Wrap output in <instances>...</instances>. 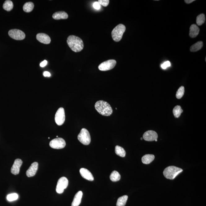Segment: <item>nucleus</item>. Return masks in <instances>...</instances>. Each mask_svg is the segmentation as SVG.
I'll list each match as a JSON object with an SVG mask.
<instances>
[{"mask_svg":"<svg viewBox=\"0 0 206 206\" xmlns=\"http://www.w3.org/2000/svg\"><path fill=\"white\" fill-rule=\"evenodd\" d=\"M67 43L72 50L77 52L81 51L84 47L83 41L80 38L74 35H70L68 37Z\"/></svg>","mask_w":206,"mask_h":206,"instance_id":"obj_1","label":"nucleus"},{"mask_svg":"<svg viewBox=\"0 0 206 206\" xmlns=\"http://www.w3.org/2000/svg\"><path fill=\"white\" fill-rule=\"evenodd\" d=\"M95 107L98 113L103 116H109L113 113L112 108L109 104L103 100L96 102Z\"/></svg>","mask_w":206,"mask_h":206,"instance_id":"obj_2","label":"nucleus"},{"mask_svg":"<svg viewBox=\"0 0 206 206\" xmlns=\"http://www.w3.org/2000/svg\"><path fill=\"white\" fill-rule=\"evenodd\" d=\"M182 171V169L180 168L173 166H169L164 169L163 173L166 178L172 180Z\"/></svg>","mask_w":206,"mask_h":206,"instance_id":"obj_3","label":"nucleus"},{"mask_svg":"<svg viewBox=\"0 0 206 206\" xmlns=\"http://www.w3.org/2000/svg\"><path fill=\"white\" fill-rule=\"evenodd\" d=\"M126 30V27L123 24H120L116 26L112 32V36L115 42H119L122 38L124 33Z\"/></svg>","mask_w":206,"mask_h":206,"instance_id":"obj_4","label":"nucleus"},{"mask_svg":"<svg viewBox=\"0 0 206 206\" xmlns=\"http://www.w3.org/2000/svg\"><path fill=\"white\" fill-rule=\"evenodd\" d=\"M77 139L82 144L85 145L90 144L91 138L90 133L85 128H82L77 136Z\"/></svg>","mask_w":206,"mask_h":206,"instance_id":"obj_5","label":"nucleus"},{"mask_svg":"<svg viewBox=\"0 0 206 206\" xmlns=\"http://www.w3.org/2000/svg\"><path fill=\"white\" fill-rule=\"evenodd\" d=\"M116 64L115 60H109L104 62L100 64L98 67L99 70L102 71H106L111 70L115 67Z\"/></svg>","mask_w":206,"mask_h":206,"instance_id":"obj_6","label":"nucleus"},{"mask_svg":"<svg viewBox=\"0 0 206 206\" xmlns=\"http://www.w3.org/2000/svg\"><path fill=\"white\" fill-rule=\"evenodd\" d=\"M68 184V181L66 178L62 177L59 179L56 189L57 193L62 194L64 192V189L67 188Z\"/></svg>","mask_w":206,"mask_h":206,"instance_id":"obj_7","label":"nucleus"},{"mask_svg":"<svg viewBox=\"0 0 206 206\" xmlns=\"http://www.w3.org/2000/svg\"><path fill=\"white\" fill-rule=\"evenodd\" d=\"M51 147L54 149H62L65 147L66 142L62 138H55L52 140L49 144Z\"/></svg>","mask_w":206,"mask_h":206,"instance_id":"obj_8","label":"nucleus"},{"mask_svg":"<svg viewBox=\"0 0 206 206\" xmlns=\"http://www.w3.org/2000/svg\"><path fill=\"white\" fill-rule=\"evenodd\" d=\"M65 120V110L63 108L61 107L58 110L55 115V123L59 126L62 125Z\"/></svg>","mask_w":206,"mask_h":206,"instance_id":"obj_9","label":"nucleus"},{"mask_svg":"<svg viewBox=\"0 0 206 206\" xmlns=\"http://www.w3.org/2000/svg\"><path fill=\"white\" fill-rule=\"evenodd\" d=\"M9 35L12 39L16 40H22L25 38V34L22 31L18 29L10 30Z\"/></svg>","mask_w":206,"mask_h":206,"instance_id":"obj_10","label":"nucleus"},{"mask_svg":"<svg viewBox=\"0 0 206 206\" xmlns=\"http://www.w3.org/2000/svg\"><path fill=\"white\" fill-rule=\"evenodd\" d=\"M158 137L157 133L154 131L149 130L146 132L143 136V138L145 141H153L157 139Z\"/></svg>","mask_w":206,"mask_h":206,"instance_id":"obj_11","label":"nucleus"},{"mask_svg":"<svg viewBox=\"0 0 206 206\" xmlns=\"http://www.w3.org/2000/svg\"><path fill=\"white\" fill-rule=\"evenodd\" d=\"M23 164V161L20 159H16L15 160L14 164L11 168V172L14 175H17L19 173L20 168Z\"/></svg>","mask_w":206,"mask_h":206,"instance_id":"obj_12","label":"nucleus"},{"mask_svg":"<svg viewBox=\"0 0 206 206\" xmlns=\"http://www.w3.org/2000/svg\"><path fill=\"white\" fill-rule=\"evenodd\" d=\"M38 168V164L37 162H34L31 164L29 169L26 171V175L28 177H31L35 175Z\"/></svg>","mask_w":206,"mask_h":206,"instance_id":"obj_13","label":"nucleus"},{"mask_svg":"<svg viewBox=\"0 0 206 206\" xmlns=\"http://www.w3.org/2000/svg\"><path fill=\"white\" fill-rule=\"evenodd\" d=\"M36 39L39 42L44 44H49L51 42L50 37L47 34L42 33L37 34L36 35Z\"/></svg>","mask_w":206,"mask_h":206,"instance_id":"obj_14","label":"nucleus"},{"mask_svg":"<svg viewBox=\"0 0 206 206\" xmlns=\"http://www.w3.org/2000/svg\"><path fill=\"white\" fill-rule=\"evenodd\" d=\"M81 175L85 179L90 181H93L94 178L91 173L88 169L84 168H82L80 169Z\"/></svg>","mask_w":206,"mask_h":206,"instance_id":"obj_15","label":"nucleus"},{"mask_svg":"<svg viewBox=\"0 0 206 206\" xmlns=\"http://www.w3.org/2000/svg\"><path fill=\"white\" fill-rule=\"evenodd\" d=\"M82 196V191H78L74 197L72 204V206H79L81 203Z\"/></svg>","mask_w":206,"mask_h":206,"instance_id":"obj_16","label":"nucleus"},{"mask_svg":"<svg viewBox=\"0 0 206 206\" xmlns=\"http://www.w3.org/2000/svg\"><path fill=\"white\" fill-rule=\"evenodd\" d=\"M200 31L198 26L196 24H193L191 25L190 28V31H189V36L191 38H195L198 35Z\"/></svg>","mask_w":206,"mask_h":206,"instance_id":"obj_17","label":"nucleus"},{"mask_svg":"<svg viewBox=\"0 0 206 206\" xmlns=\"http://www.w3.org/2000/svg\"><path fill=\"white\" fill-rule=\"evenodd\" d=\"M68 15L65 11H60L54 13L52 17L54 19L59 20L61 19H66L68 18Z\"/></svg>","mask_w":206,"mask_h":206,"instance_id":"obj_18","label":"nucleus"},{"mask_svg":"<svg viewBox=\"0 0 206 206\" xmlns=\"http://www.w3.org/2000/svg\"><path fill=\"white\" fill-rule=\"evenodd\" d=\"M154 159L155 156L154 155L147 154L145 155L142 158V161L144 164H149L152 162Z\"/></svg>","mask_w":206,"mask_h":206,"instance_id":"obj_19","label":"nucleus"},{"mask_svg":"<svg viewBox=\"0 0 206 206\" xmlns=\"http://www.w3.org/2000/svg\"><path fill=\"white\" fill-rule=\"evenodd\" d=\"M203 42L202 41H198L195 44L191 46L190 51L192 52H195L200 50L203 46Z\"/></svg>","mask_w":206,"mask_h":206,"instance_id":"obj_20","label":"nucleus"},{"mask_svg":"<svg viewBox=\"0 0 206 206\" xmlns=\"http://www.w3.org/2000/svg\"><path fill=\"white\" fill-rule=\"evenodd\" d=\"M115 152L118 156L122 157H124L126 156V151L124 149L121 147L116 146L115 148Z\"/></svg>","mask_w":206,"mask_h":206,"instance_id":"obj_21","label":"nucleus"},{"mask_svg":"<svg viewBox=\"0 0 206 206\" xmlns=\"http://www.w3.org/2000/svg\"><path fill=\"white\" fill-rule=\"evenodd\" d=\"M128 199V196L123 195L119 198L116 203V206H125Z\"/></svg>","mask_w":206,"mask_h":206,"instance_id":"obj_22","label":"nucleus"},{"mask_svg":"<svg viewBox=\"0 0 206 206\" xmlns=\"http://www.w3.org/2000/svg\"><path fill=\"white\" fill-rule=\"evenodd\" d=\"M110 180L113 182H117L120 180L121 176L117 171H114L110 174Z\"/></svg>","mask_w":206,"mask_h":206,"instance_id":"obj_23","label":"nucleus"},{"mask_svg":"<svg viewBox=\"0 0 206 206\" xmlns=\"http://www.w3.org/2000/svg\"><path fill=\"white\" fill-rule=\"evenodd\" d=\"M34 4L32 2H28L25 3L23 6V10L26 12H30L33 9Z\"/></svg>","mask_w":206,"mask_h":206,"instance_id":"obj_24","label":"nucleus"},{"mask_svg":"<svg viewBox=\"0 0 206 206\" xmlns=\"http://www.w3.org/2000/svg\"><path fill=\"white\" fill-rule=\"evenodd\" d=\"M14 7V4L11 1H6L5 2L3 5V9L7 11H10L13 9Z\"/></svg>","mask_w":206,"mask_h":206,"instance_id":"obj_25","label":"nucleus"},{"mask_svg":"<svg viewBox=\"0 0 206 206\" xmlns=\"http://www.w3.org/2000/svg\"><path fill=\"white\" fill-rule=\"evenodd\" d=\"M183 112L180 106L177 105L173 110V113L175 118H178L181 116V113Z\"/></svg>","mask_w":206,"mask_h":206,"instance_id":"obj_26","label":"nucleus"},{"mask_svg":"<svg viewBox=\"0 0 206 206\" xmlns=\"http://www.w3.org/2000/svg\"><path fill=\"white\" fill-rule=\"evenodd\" d=\"M205 21V15L204 14H200L197 16L196 19V23L198 25L200 26L203 24Z\"/></svg>","mask_w":206,"mask_h":206,"instance_id":"obj_27","label":"nucleus"},{"mask_svg":"<svg viewBox=\"0 0 206 206\" xmlns=\"http://www.w3.org/2000/svg\"><path fill=\"white\" fill-rule=\"evenodd\" d=\"M184 86H181L176 92V97L178 99H180L182 98L184 93Z\"/></svg>","mask_w":206,"mask_h":206,"instance_id":"obj_28","label":"nucleus"},{"mask_svg":"<svg viewBox=\"0 0 206 206\" xmlns=\"http://www.w3.org/2000/svg\"><path fill=\"white\" fill-rule=\"evenodd\" d=\"M19 197V196L17 194L13 193L9 194L7 197V199L9 202H12L17 200Z\"/></svg>","mask_w":206,"mask_h":206,"instance_id":"obj_29","label":"nucleus"},{"mask_svg":"<svg viewBox=\"0 0 206 206\" xmlns=\"http://www.w3.org/2000/svg\"><path fill=\"white\" fill-rule=\"evenodd\" d=\"M109 2V0H99L98 2L101 5L104 7H107L108 6Z\"/></svg>","mask_w":206,"mask_h":206,"instance_id":"obj_30","label":"nucleus"},{"mask_svg":"<svg viewBox=\"0 0 206 206\" xmlns=\"http://www.w3.org/2000/svg\"><path fill=\"white\" fill-rule=\"evenodd\" d=\"M171 66V63L169 61H166L164 63V64L161 65V67L163 69H166L168 67H170Z\"/></svg>","mask_w":206,"mask_h":206,"instance_id":"obj_31","label":"nucleus"},{"mask_svg":"<svg viewBox=\"0 0 206 206\" xmlns=\"http://www.w3.org/2000/svg\"><path fill=\"white\" fill-rule=\"evenodd\" d=\"M93 7L96 10H99L101 7L100 5L99 4L98 2H95L93 4Z\"/></svg>","mask_w":206,"mask_h":206,"instance_id":"obj_32","label":"nucleus"},{"mask_svg":"<svg viewBox=\"0 0 206 206\" xmlns=\"http://www.w3.org/2000/svg\"><path fill=\"white\" fill-rule=\"evenodd\" d=\"M47 60H44L41 63L40 66L41 67H45L47 65Z\"/></svg>","mask_w":206,"mask_h":206,"instance_id":"obj_33","label":"nucleus"},{"mask_svg":"<svg viewBox=\"0 0 206 206\" xmlns=\"http://www.w3.org/2000/svg\"><path fill=\"white\" fill-rule=\"evenodd\" d=\"M43 75L45 77H50L51 74L48 72H44Z\"/></svg>","mask_w":206,"mask_h":206,"instance_id":"obj_34","label":"nucleus"},{"mask_svg":"<svg viewBox=\"0 0 206 206\" xmlns=\"http://www.w3.org/2000/svg\"><path fill=\"white\" fill-rule=\"evenodd\" d=\"M195 0H185L184 1L186 3H187V4H191V3L193 2L194 1H195Z\"/></svg>","mask_w":206,"mask_h":206,"instance_id":"obj_35","label":"nucleus"},{"mask_svg":"<svg viewBox=\"0 0 206 206\" xmlns=\"http://www.w3.org/2000/svg\"><path fill=\"white\" fill-rule=\"evenodd\" d=\"M155 141H156V142H157V139H156V140H155Z\"/></svg>","mask_w":206,"mask_h":206,"instance_id":"obj_36","label":"nucleus"},{"mask_svg":"<svg viewBox=\"0 0 206 206\" xmlns=\"http://www.w3.org/2000/svg\"><path fill=\"white\" fill-rule=\"evenodd\" d=\"M141 140H142V139H143V138H141Z\"/></svg>","mask_w":206,"mask_h":206,"instance_id":"obj_37","label":"nucleus"}]
</instances>
